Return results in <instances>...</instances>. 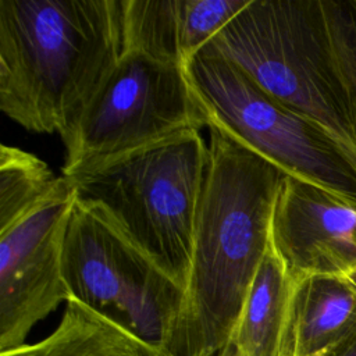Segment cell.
Instances as JSON below:
<instances>
[{
  "label": "cell",
  "mask_w": 356,
  "mask_h": 356,
  "mask_svg": "<svg viewBox=\"0 0 356 356\" xmlns=\"http://www.w3.org/2000/svg\"><path fill=\"white\" fill-rule=\"evenodd\" d=\"M209 165L184 305L167 356H218L271 245L274 203L286 177L209 125Z\"/></svg>",
  "instance_id": "obj_1"
},
{
  "label": "cell",
  "mask_w": 356,
  "mask_h": 356,
  "mask_svg": "<svg viewBox=\"0 0 356 356\" xmlns=\"http://www.w3.org/2000/svg\"><path fill=\"white\" fill-rule=\"evenodd\" d=\"M121 53V0H0V108L61 134Z\"/></svg>",
  "instance_id": "obj_2"
},
{
  "label": "cell",
  "mask_w": 356,
  "mask_h": 356,
  "mask_svg": "<svg viewBox=\"0 0 356 356\" xmlns=\"http://www.w3.org/2000/svg\"><path fill=\"white\" fill-rule=\"evenodd\" d=\"M209 165L199 131L63 175L75 200L100 213L185 292Z\"/></svg>",
  "instance_id": "obj_3"
},
{
  "label": "cell",
  "mask_w": 356,
  "mask_h": 356,
  "mask_svg": "<svg viewBox=\"0 0 356 356\" xmlns=\"http://www.w3.org/2000/svg\"><path fill=\"white\" fill-rule=\"evenodd\" d=\"M203 49L235 64L273 97L356 154V120L323 0H250Z\"/></svg>",
  "instance_id": "obj_4"
},
{
  "label": "cell",
  "mask_w": 356,
  "mask_h": 356,
  "mask_svg": "<svg viewBox=\"0 0 356 356\" xmlns=\"http://www.w3.org/2000/svg\"><path fill=\"white\" fill-rule=\"evenodd\" d=\"M185 72L209 125L286 175L356 206V154L325 128L273 97L235 64L207 49L185 65Z\"/></svg>",
  "instance_id": "obj_5"
},
{
  "label": "cell",
  "mask_w": 356,
  "mask_h": 356,
  "mask_svg": "<svg viewBox=\"0 0 356 356\" xmlns=\"http://www.w3.org/2000/svg\"><path fill=\"white\" fill-rule=\"evenodd\" d=\"M207 125L185 68L122 51L60 134L65 146L61 175Z\"/></svg>",
  "instance_id": "obj_6"
},
{
  "label": "cell",
  "mask_w": 356,
  "mask_h": 356,
  "mask_svg": "<svg viewBox=\"0 0 356 356\" xmlns=\"http://www.w3.org/2000/svg\"><path fill=\"white\" fill-rule=\"evenodd\" d=\"M61 267L70 299L167 353L184 289L100 213L76 200L64 232Z\"/></svg>",
  "instance_id": "obj_7"
},
{
  "label": "cell",
  "mask_w": 356,
  "mask_h": 356,
  "mask_svg": "<svg viewBox=\"0 0 356 356\" xmlns=\"http://www.w3.org/2000/svg\"><path fill=\"white\" fill-rule=\"evenodd\" d=\"M60 177L42 206L0 232V352L24 345L31 330L70 299L61 252L75 195Z\"/></svg>",
  "instance_id": "obj_8"
},
{
  "label": "cell",
  "mask_w": 356,
  "mask_h": 356,
  "mask_svg": "<svg viewBox=\"0 0 356 356\" xmlns=\"http://www.w3.org/2000/svg\"><path fill=\"white\" fill-rule=\"evenodd\" d=\"M271 243L293 281L313 274L349 277L356 270V206L286 175L274 203Z\"/></svg>",
  "instance_id": "obj_9"
},
{
  "label": "cell",
  "mask_w": 356,
  "mask_h": 356,
  "mask_svg": "<svg viewBox=\"0 0 356 356\" xmlns=\"http://www.w3.org/2000/svg\"><path fill=\"white\" fill-rule=\"evenodd\" d=\"M250 0H121L122 51L185 65Z\"/></svg>",
  "instance_id": "obj_10"
},
{
  "label": "cell",
  "mask_w": 356,
  "mask_h": 356,
  "mask_svg": "<svg viewBox=\"0 0 356 356\" xmlns=\"http://www.w3.org/2000/svg\"><path fill=\"white\" fill-rule=\"evenodd\" d=\"M356 328V286L348 277L313 274L295 281L284 356H317Z\"/></svg>",
  "instance_id": "obj_11"
},
{
  "label": "cell",
  "mask_w": 356,
  "mask_h": 356,
  "mask_svg": "<svg viewBox=\"0 0 356 356\" xmlns=\"http://www.w3.org/2000/svg\"><path fill=\"white\" fill-rule=\"evenodd\" d=\"M293 278L273 243L252 281L231 342L239 356H284Z\"/></svg>",
  "instance_id": "obj_12"
},
{
  "label": "cell",
  "mask_w": 356,
  "mask_h": 356,
  "mask_svg": "<svg viewBox=\"0 0 356 356\" xmlns=\"http://www.w3.org/2000/svg\"><path fill=\"white\" fill-rule=\"evenodd\" d=\"M57 328L0 356H164L113 320L68 299Z\"/></svg>",
  "instance_id": "obj_13"
},
{
  "label": "cell",
  "mask_w": 356,
  "mask_h": 356,
  "mask_svg": "<svg viewBox=\"0 0 356 356\" xmlns=\"http://www.w3.org/2000/svg\"><path fill=\"white\" fill-rule=\"evenodd\" d=\"M54 177L38 156L22 149L0 147V232L7 231L42 206L58 188Z\"/></svg>",
  "instance_id": "obj_14"
},
{
  "label": "cell",
  "mask_w": 356,
  "mask_h": 356,
  "mask_svg": "<svg viewBox=\"0 0 356 356\" xmlns=\"http://www.w3.org/2000/svg\"><path fill=\"white\" fill-rule=\"evenodd\" d=\"M334 54L346 82L356 120V0H323Z\"/></svg>",
  "instance_id": "obj_15"
},
{
  "label": "cell",
  "mask_w": 356,
  "mask_h": 356,
  "mask_svg": "<svg viewBox=\"0 0 356 356\" xmlns=\"http://www.w3.org/2000/svg\"><path fill=\"white\" fill-rule=\"evenodd\" d=\"M317 356H356V328L339 343Z\"/></svg>",
  "instance_id": "obj_16"
},
{
  "label": "cell",
  "mask_w": 356,
  "mask_h": 356,
  "mask_svg": "<svg viewBox=\"0 0 356 356\" xmlns=\"http://www.w3.org/2000/svg\"><path fill=\"white\" fill-rule=\"evenodd\" d=\"M218 356H239V355H238V352H236L235 345H234L232 342H229Z\"/></svg>",
  "instance_id": "obj_17"
},
{
  "label": "cell",
  "mask_w": 356,
  "mask_h": 356,
  "mask_svg": "<svg viewBox=\"0 0 356 356\" xmlns=\"http://www.w3.org/2000/svg\"><path fill=\"white\" fill-rule=\"evenodd\" d=\"M348 278H349V280H350V282L356 286V270H355V271H353Z\"/></svg>",
  "instance_id": "obj_18"
},
{
  "label": "cell",
  "mask_w": 356,
  "mask_h": 356,
  "mask_svg": "<svg viewBox=\"0 0 356 356\" xmlns=\"http://www.w3.org/2000/svg\"><path fill=\"white\" fill-rule=\"evenodd\" d=\"M164 356H167V355H164Z\"/></svg>",
  "instance_id": "obj_19"
}]
</instances>
